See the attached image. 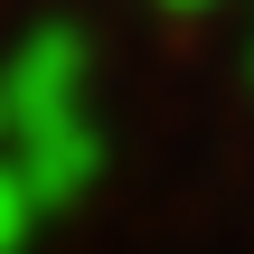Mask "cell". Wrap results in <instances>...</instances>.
<instances>
[{
	"label": "cell",
	"mask_w": 254,
	"mask_h": 254,
	"mask_svg": "<svg viewBox=\"0 0 254 254\" xmlns=\"http://www.w3.org/2000/svg\"><path fill=\"white\" fill-rule=\"evenodd\" d=\"M19 236V198H9V179H0V245Z\"/></svg>",
	"instance_id": "cell-1"
},
{
	"label": "cell",
	"mask_w": 254,
	"mask_h": 254,
	"mask_svg": "<svg viewBox=\"0 0 254 254\" xmlns=\"http://www.w3.org/2000/svg\"><path fill=\"white\" fill-rule=\"evenodd\" d=\"M189 9H207V0H189Z\"/></svg>",
	"instance_id": "cell-2"
}]
</instances>
